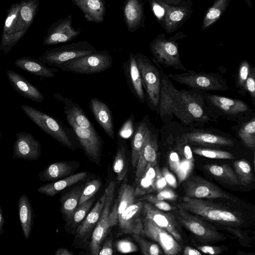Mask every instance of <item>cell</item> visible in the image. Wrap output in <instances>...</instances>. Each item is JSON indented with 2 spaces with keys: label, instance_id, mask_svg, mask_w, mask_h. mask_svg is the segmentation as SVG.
Returning <instances> with one entry per match:
<instances>
[{
  "label": "cell",
  "instance_id": "277c9868",
  "mask_svg": "<svg viewBox=\"0 0 255 255\" xmlns=\"http://www.w3.org/2000/svg\"><path fill=\"white\" fill-rule=\"evenodd\" d=\"M97 51L87 41H79L47 50L37 59L47 66L58 67L69 60Z\"/></svg>",
  "mask_w": 255,
  "mask_h": 255
},
{
  "label": "cell",
  "instance_id": "52a82bcc",
  "mask_svg": "<svg viewBox=\"0 0 255 255\" xmlns=\"http://www.w3.org/2000/svg\"><path fill=\"white\" fill-rule=\"evenodd\" d=\"M19 2H16L7 10L0 43V50L5 53L10 52L29 29L19 16Z\"/></svg>",
  "mask_w": 255,
  "mask_h": 255
},
{
  "label": "cell",
  "instance_id": "e575fe53",
  "mask_svg": "<svg viewBox=\"0 0 255 255\" xmlns=\"http://www.w3.org/2000/svg\"><path fill=\"white\" fill-rule=\"evenodd\" d=\"M71 165L66 162H54L40 171L38 176L40 181H54L68 175L71 172Z\"/></svg>",
  "mask_w": 255,
  "mask_h": 255
},
{
  "label": "cell",
  "instance_id": "ba28073f",
  "mask_svg": "<svg viewBox=\"0 0 255 255\" xmlns=\"http://www.w3.org/2000/svg\"><path fill=\"white\" fill-rule=\"evenodd\" d=\"M159 114L161 118L172 116L187 124L189 122L185 112L184 92L177 90L170 82L163 78L161 80L159 99Z\"/></svg>",
  "mask_w": 255,
  "mask_h": 255
},
{
  "label": "cell",
  "instance_id": "be15d7a7",
  "mask_svg": "<svg viewBox=\"0 0 255 255\" xmlns=\"http://www.w3.org/2000/svg\"><path fill=\"white\" fill-rule=\"evenodd\" d=\"M4 224V218L3 215L2 210L0 206V235H3L4 234L3 227Z\"/></svg>",
  "mask_w": 255,
  "mask_h": 255
},
{
  "label": "cell",
  "instance_id": "f546056e",
  "mask_svg": "<svg viewBox=\"0 0 255 255\" xmlns=\"http://www.w3.org/2000/svg\"><path fill=\"white\" fill-rule=\"evenodd\" d=\"M208 98L215 107L228 114H238L248 109V105L241 100L215 95H209Z\"/></svg>",
  "mask_w": 255,
  "mask_h": 255
},
{
  "label": "cell",
  "instance_id": "44dd1931",
  "mask_svg": "<svg viewBox=\"0 0 255 255\" xmlns=\"http://www.w3.org/2000/svg\"><path fill=\"white\" fill-rule=\"evenodd\" d=\"M6 75L13 89L23 97L40 103L44 99L43 94L35 86L19 74L9 69Z\"/></svg>",
  "mask_w": 255,
  "mask_h": 255
},
{
  "label": "cell",
  "instance_id": "681fc988",
  "mask_svg": "<svg viewBox=\"0 0 255 255\" xmlns=\"http://www.w3.org/2000/svg\"><path fill=\"white\" fill-rule=\"evenodd\" d=\"M250 66L249 62L246 60H243L240 65L238 84L239 87L244 88L246 81L250 72Z\"/></svg>",
  "mask_w": 255,
  "mask_h": 255
},
{
  "label": "cell",
  "instance_id": "603a6c76",
  "mask_svg": "<svg viewBox=\"0 0 255 255\" xmlns=\"http://www.w3.org/2000/svg\"><path fill=\"white\" fill-rule=\"evenodd\" d=\"M15 65L23 71L43 78H51L55 77L58 70L51 68L38 59L22 56L14 62Z\"/></svg>",
  "mask_w": 255,
  "mask_h": 255
},
{
  "label": "cell",
  "instance_id": "d4e9b609",
  "mask_svg": "<svg viewBox=\"0 0 255 255\" xmlns=\"http://www.w3.org/2000/svg\"><path fill=\"white\" fill-rule=\"evenodd\" d=\"M124 17L128 30L134 32L143 20V9L141 0H126L123 6Z\"/></svg>",
  "mask_w": 255,
  "mask_h": 255
},
{
  "label": "cell",
  "instance_id": "bcb514c9",
  "mask_svg": "<svg viewBox=\"0 0 255 255\" xmlns=\"http://www.w3.org/2000/svg\"><path fill=\"white\" fill-rule=\"evenodd\" d=\"M94 198H91L89 200L78 205L75 210L71 219L74 223L78 224L81 222L86 217L94 201Z\"/></svg>",
  "mask_w": 255,
  "mask_h": 255
},
{
  "label": "cell",
  "instance_id": "6da1fadb",
  "mask_svg": "<svg viewBox=\"0 0 255 255\" xmlns=\"http://www.w3.org/2000/svg\"><path fill=\"white\" fill-rule=\"evenodd\" d=\"M177 207L223 226L238 227L244 222L240 213L202 199L184 196L179 198Z\"/></svg>",
  "mask_w": 255,
  "mask_h": 255
},
{
  "label": "cell",
  "instance_id": "e0dca14e",
  "mask_svg": "<svg viewBox=\"0 0 255 255\" xmlns=\"http://www.w3.org/2000/svg\"><path fill=\"white\" fill-rule=\"evenodd\" d=\"M142 211L144 217L169 232L179 243L182 242L181 230L173 214L165 213L149 202H143Z\"/></svg>",
  "mask_w": 255,
  "mask_h": 255
},
{
  "label": "cell",
  "instance_id": "db71d44e",
  "mask_svg": "<svg viewBox=\"0 0 255 255\" xmlns=\"http://www.w3.org/2000/svg\"><path fill=\"white\" fill-rule=\"evenodd\" d=\"M156 170V179H155V188L156 191H159L167 187V182L165 180L161 171L160 170L159 167L155 166Z\"/></svg>",
  "mask_w": 255,
  "mask_h": 255
},
{
  "label": "cell",
  "instance_id": "4fadbf2b",
  "mask_svg": "<svg viewBox=\"0 0 255 255\" xmlns=\"http://www.w3.org/2000/svg\"><path fill=\"white\" fill-rule=\"evenodd\" d=\"M141 235L157 243L165 255H175L181 251L180 245L172 235L146 217L142 220Z\"/></svg>",
  "mask_w": 255,
  "mask_h": 255
},
{
  "label": "cell",
  "instance_id": "7bdbcfd3",
  "mask_svg": "<svg viewBox=\"0 0 255 255\" xmlns=\"http://www.w3.org/2000/svg\"><path fill=\"white\" fill-rule=\"evenodd\" d=\"M192 150L198 155L209 158L232 159L234 158L232 153L224 150L201 147L193 148Z\"/></svg>",
  "mask_w": 255,
  "mask_h": 255
},
{
  "label": "cell",
  "instance_id": "680465c9",
  "mask_svg": "<svg viewBox=\"0 0 255 255\" xmlns=\"http://www.w3.org/2000/svg\"><path fill=\"white\" fill-rule=\"evenodd\" d=\"M161 173L166 180L167 184L173 188H176L177 187V181L175 176L167 168H163Z\"/></svg>",
  "mask_w": 255,
  "mask_h": 255
},
{
  "label": "cell",
  "instance_id": "11a10c76",
  "mask_svg": "<svg viewBox=\"0 0 255 255\" xmlns=\"http://www.w3.org/2000/svg\"><path fill=\"white\" fill-rule=\"evenodd\" d=\"M155 196L159 200H175L177 198V195L172 190L165 188L158 191Z\"/></svg>",
  "mask_w": 255,
  "mask_h": 255
},
{
  "label": "cell",
  "instance_id": "d6a6232c",
  "mask_svg": "<svg viewBox=\"0 0 255 255\" xmlns=\"http://www.w3.org/2000/svg\"><path fill=\"white\" fill-rule=\"evenodd\" d=\"M204 168L216 178L231 185L240 184V181L237 174L228 164H206Z\"/></svg>",
  "mask_w": 255,
  "mask_h": 255
},
{
  "label": "cell",
  "instance_id": "f6af8a7d",
  "mask_svg": "<svg viewBox=\"0 0 255 255\" xmlns=\"http://www.w3.org/2000/svg\"><path fill=\"white\" fill-rule=\"evenodd\" d=\"M101 185V183L98 179L88 182L83 187L78 205L91 199L99 190Z\"/></svg>",
  "mask_w": 255,
  "mask_h": 255
},
{
  "label": "cell",
  "instance_id": "1f68e13d",
  "mask_svg": "<svg viewBox=\"0 0 255 255\" xmlns=\"http://www.w3.org/2000/svg\"><path fill=\"white\" fill-rule=\"evenodd\" d=\"M106 200V193L104 192L94 208L87 215L84 221L77 230V235L79 237L86 236L98 222L102 213Z\"/></svg>",
  "mask_w": 255,
  "mask_h": 255
},
{
  "label": "cell",
  "instance_id": "6125c7cd",
  "mask_svg": "<svg viewBox=\"0 0 255 255\" xmlns=\"http://www.w3.org/2000/svg\"><path fill=\"white\" fill-rule=\"evenodd\" d=\"M183 254L184 255H201L202 253L198 250L186 246L184 248Z\"/></svg>",
  "mask_w": 255,
  "mask_h": 255
},
{
  "label": "cell",
  "instance_id": "8d00e7d4",
  "mask_svg": "<svg viewBox=\"0 0 255 255\" xmlns=\"http://www.w3.org/2000/svg\"><path fill=\"white\" fill-rule=\"evenodd\" d=\"M127 146L123 138L119 136L118 147L113 163V170L117 174V178L122 181L126 176L128 171Z\"/></svg>",
  "mask_w": 255,
  "mask_h": 255
},
{
  "label": "cell",
  "instance_id": "c3c4849f",
  "mask_svg": "<svg viewBox=\"0 0 255 255\" xmlns=\"http://www.w3.org/2000/svg\"><path fill=\"white\" fill-rule=\"evenodd\" d=\"M140 199L147 201L157 209L162 211H172L176 208V207L171 206L167 202L164 201V200L158 199L155 196L152 195H145Z\"/></svg>",
  "mask_w": 255,
  "mask_h": 255
},
{
  "label": "cell",
  "instance_id": "ac0fdd59",
  "mask_svg": "<svg viewBox=\"0 0 255 255\" xmlns=\"http://www.w3.org/2000/svg\"><path fill=\"white\" fill-rule=\"evenodd\" d=\"M123 69L129 91L138 101L144 103L145 95L134 53H129L128 59L123 63Z\"/></svg>",
  "mask_w": 255,
  "mask_h": 255
},
{
  "label": "cell",
  "instance_id": "74e56055",
  "mask_svg": "<svg viewBox=\"0 0 255 255\" xmlns=\"http://www.w3.org/2000/svg\"><path fill=\"white\" fill-rule=\"evenodd\" d=\"M134 189L130 185L124 183L119 190L118 204L113 208L118 217L130 205L134 202Z\"/></svg>",
  "mask_w": 255,
  "mask_h": 255
},
{
  "label": "cell",
  "instance_id": "484cf974",
  "mask_svg": "<svg viewBox=\"0 0 255 255\" xmlns=\"http://www.w3.org/2000/svg\"><path fill=\"white\" fill-rule=\"evenodd\" d=\"M150 130L145 118L135 123L133 132L131 136V161L133 168L136 167L147 133Z\"/></svg>",
  "mask_w": 255,
  "mask_h": 255
},
{
  "label": "cell",
  "instance_id": "4316f807",
  "mask_svg": "<svg viewBox=\"0 0 255 255\" xmlns=\"http://www.w3.org/2000/svg\"><path fill=\"white\" fill-rule=\"evenodd\" d=\"M188 142L205 146H232L234 142L230 138L204 132H191L184 135Z\"/></svg>",
  "mask_w": 255,
  "mask_h": 255
},
{
  "label": "cell",
  "instance_id": "3957f363",
  "mask_svg": "<svg viewBox=\"0 0 255 255\" xmlns=\"http://www.w3.org/2000/svg\"><path fill=\"white\" fill-rule=\"evenodd\" d=\"M112 65L111 55L107 50H103L72 59L57 67L64 71L92 75L105 71Z\"/></svg>",
  "mask_w": 255,
  "mask_h": 255
},
{
  "label": "cell",
  "instance_id": "8992f818",
  "mask_svg": "<svg viewBox=\"0 0 255 255\" xmlns=\"http://www.w3.org/2000/svg\"><path fill=\"white\" fill-rule=\"evenodd\" d=\"M135 57L149 105L153 108H156L159 105L160 94L159 71L145 55L137 53L135 54Z\"/></svg>",
  "mask_w": 255,
  "mask_h": 255
},
{
  "label": "cell",
  "instance_id": "816d5d0a",
  "mask_svg": "<svg viewBox=\"0 0 255 255\" xmlns=\"http://www.w3.org/2000/svg\"><path fill=\"white\" fill-rule=\"evenodd\" d=\"M244 88L253 98H255V73L254 68L250 70Z\"/></svg>",
  "mask_w": 255,
  "mask_h": 255
},
{
  "label": "cell",
  "instance_id": "5b68a950",
  "mask_svg": "<svg viewBox=\"0 0 255 255\" xmlns=\"http://www.w3.org/2000/svg\"><path fill=\"white\" fill-rule=\"evenodd\" d=\"M173 211L177 222L199 240L205 242H214L226 239L215 227L183 209L177 207Z\"/></svg>",
  "mask_w": 255,
  "mask_h": 255
},
{
  "label": "cell",
  "instance_id": "f907efd6",
  "mask_svg": "<svg viewBox=\"0 0 255 255\" xmlns=\"http://www.w3.org/2000/svg\"><path fill=\"white\" fill-rule=\"evenodd\" d=\"M192 164V162L185 159L180 161L178 168L176 171L180 181L186 178L187 175L191 170Z\"/></svg>",
  "mask_w": 255,
  "mask_h": 255
},
{
  "label": "cell",
  "instance_id": "30bf717a",
  "mask_svg": "<svg viewBox=\"0 0 255 255\" xmlns=\"http://www.w3.org/2000/svg\"><path fill=\"white\" fill-rule=\"evenodd\" d=\"M149 48L155 63L177 69L186 70L180 60L177 44L165 39L164 35H158L151 42Z\"/></svg>",
  "mask_w": 255,
  "mask_h": 255
},
{
  "label": "cell",
  "instance_id": "4dcf8cb0",
  "mask_svg": "<svg viewBox=\"0 0 255 255\" xmlns=\"http://www.w3.org/2000/svg\"><path fill=\"white\" fill-rule=\"evenodd\" d=\"M155 166L148 164L142 176L136 179L137 184L136 188L134 189L135 197L147 195L151 192L156 191L155 185L156 179Z\"/></svg>",
  "mask_w": 255,
  "mask_h": 255
},
{
  "label": "cell",
  "instance_id": "83f0119b",
  "mask_svg": "<svg viewBox=\"0 0 255 255\" xmlns=\"http://www.w3.org/2000/svg\"><path fill=\"white\" fill-rule=\"evenodd\" d=\"M19 218L24 238L28 240L33 225V209L28 196L23 194L18 200Z\"/></svg>",
  "mask_w": 255,
  "mask_h": 255
},
{
  "label": "cell",
  "instance_id": "9c48e42d",
  "mask_svg": "<svg viewBox=\"0 0 255 255\" xmlns=\"http://www.w3.org/2000/svg\"><path fill=\"white\" fill-rule=\"evenodd\" d=\"M185 196L198 199H225L237 201L236 197L198 176L187 178L184 182Z\"/></svg>",
  "mask_w": 255,
  "mask_h": 255
},
{
  "label": "cell",
  "instance_id": "94428289",
  "mask_svg": "<svg viewBox=\"0 0 255 255\" xmlns=\"http://www.w3.org/2000/svg\"><path fill=\"white\" fill-rule=\"evenodd\" d=\"M181 146V150L182 152L183 155L185 159L193 162L194 161V158L192 154V151L190 148V147L187 143H183Z\"/></svg>",
  "mask_w": 255,
  "mask_h": 255
},
{
  "label": "cell",
  "instance_id": "836d02e7",
  "mask_svg": "<svg viewBox=\"0 0 255 255\" xmlns=\"http://www.w3.org/2000/svg\"><path fill=\"white\" fill-rule=\"evenodd\" d=\"M84 186L73 188L60 199L61 211L68 220H71L73 214L78 206Z\"/></svg>",
  "mask_w": 255,
  "mask_h": 255
},
{
  "label": "cell",
  "instance_id": "7a4b0ae2",
  "mask_svg": "<svg viewBox=\"0 0 255 255\" xmlns=\"http://www.w3.org/2000/svg\"><path fill=\"white\" fill-rule=\"evenodd\" d=\"M21 108L28 117L45 132L68 148L76 149V141L78 140L71 128L58 119L30 106L23 105Z\"/></svg>",
  "mask_w": 255,
  "mask_h": 255
},
{
  "label": "cell",
  "instance_id": "cb8c5ba5",
  "mask_svg": "<svg viewBox=\"0 0 255 255\" xmlns=\"http://www.w3.org/2000/svg\"><path fill=\"white\" fill-rule=\"evenodd\" d=\"M83 12L86 20L101 23L104 20L106 5L104 0H71Z\"/></svg>",
  "mask_w": 255,
  "mask_h": 255
},
{
  "label": "cell",
  "instance_id": "e7e4bbea",
  "mask_svg": "<svg viewBox=\"0 0 255 255\" xmlns=\"http://www.w3.org/2000/svg\"><path fill=\"white\" fill-rule=\"evenodd\" d=\"M55 255H73V254L69 250L60 248L57 249L55 253Z\"/></svg>",
  "mask_w": 255,
  "mask_h": 255
},
{
  "label": "cell",
  "instance_id": "f1b7e54d",
  "mask_svg": "<svg viewBox=\"0 0 255 255\" xmlns=\"http://www.w3.org/2000/svg\"><path fill=\"white\" fill-rule=\"evenodd\" d=\"M86 177V172L78 173L61 180L41 185L37 191L46 196L53 197L64 189L83 180Z\"/></svg>",
  "mask_w": 255,
  "mask_h": 255
},
{
  "label": "cell",
  "instance_id": "03108f58",
  "mask_svg": "<svg viewBox=\"0 0 255 255\" xmlns=\"http://www.w3.org/2000/svg\"><path fill=\"white\" fill-rule=\"evenodd\" d=\"M249 7H252V0H244Z\"/></svg>",
  "mask_w": 255,
  "mask_h": 255
},
{
  "label": "cell",
  "instance_id": "ffe728a7",
  "mask_svg": "<svg viewBox=\"0 0 255 255\" xmlns=\"http://www.w3.org/2000/svg\"><path fill=\"white\" fill-rule=\"evenodd\" d=\"M89 108L97 122L111 138H115L113 119L111 109L103 101L96 98L90 100Z\"/></svg>",
  "mask_w": 255,
  "mask_h": 255
},
{
  "label": "cell",
  "instance_id": "2e32d148",
  "mask_svg": "<svg viewBox=\"0 0 255 255\" xmlns=\"http://www.w3.org/2000/svg\"><path fill=\"white\" fill-rule=\"evenodd\" d=\"M16 139L13 146L12 159H22L35 161L41 155V146L39 141L30 133L19 131L15 134Z\"/></svg>",
  "mask_w": 255,
  "mask_h": 255
},
{
  "label": "cell",
  "instance_id": "ee69618b",
  "mask_svg": "<svg viewBox=\"0 0 255 255\" xmlns=\"http://www.w3.org/2000/svg\"><path fill=\"white\" fill-rule=\"evenodd\" d=\"M134 240L138 244L142 253L144 255H160L162 252L156 244L146 241L140 235H132Z\"/></svg>",
  "mask_w": 255,
  "mask_h": 255
},
{
  "label": "cell",
  "instance_id": "6f0895ef",
  "mask_svg": "<svg viewBox=\"0 0 255 255\" xmlns=\"http://www.w3.org/2000/svg\"><path fill=\"white\" fill-rule=\"evenodd\" d=\"M180 160L178 154L177 152L171 151L169 156V164L171 169L174 171H176L180 163Z\"/></svg>",
  "mask_w": 255,
  "mask_h": 255
},
{
  "label": "cell",
  "instance_id": "b9f144b4",
  "mask_svg": "<svg viewBox=\"0 0 255 255\" xmlns=\"http://www.w3.org/2000/svg\"><path fill=\"white\" fill-rule=\"evenodd\" d=\"M185 112L189 121L204 118V113L201 106L188 93L184 92Z\"/></svg>",
  "mask_w": 255,
  "mask_h": 255
},
{
  "label": "cell",
  "instance_id": "7c38bea8",
  "mask_svg": "<svg viewBox=\"0 0 255 255\" xmlns=\"http://www.w3.org/2000/svg\"><path fill=\"white\" fill-rule=\"evenodd\" d=\"M168 77L178 83L189 87L206 90H226L224 81L214 74L186 72L181 74H169Z\"/></svg>",
  "mask_w": 255,
  "mask_h": 255
},
{
  "label": "cell",
  "instance_id": "ab89813d",
  "mask_svg": "<svg viewBox=\"0 0 255 255\" xmlns=\"http://www.w3.org/2000/svg\"><path fill=\"white\" fill-rule=\"evenodd\" d=\"M234 166L242 185L247 186L254 181L252 168L248 161L244 159L236 160L234 162Z\"/></svg>",
  "mask_w": 255,
  "mask_h": 255
},
{
  "label": "cell",
  "instance_id": "003e7915",
  "mask_svg": "<svg viewBox=\"0 0 255 255\" xmlns=\"http://www.w3.org/2000/svg\"><path fill=\"white\" fill-rule=\"evenodd\" d=\"M1 135H2V134H1V132L0 131V139L1 137Z\"/></svg>",
  "mask_w": 255,
  "mask_h": 255
},
{
  "label": "cell",
  "instance_id": "7402d4cb",
  "mask_svg": "<svg viewBox=\"0 0 255 255\" xmlns=\"http://www.w3.org/2000/svg\"><path fill=\"white\" fill-rule=\"evenodd\" d=\"M157 142L155 135L149 130L136 167V179L140 177L148 164L155 166L157 159Z\"/></svg>",
  "mask_w": 255,
  "mask_h": 255
},
{
  "label": "cell",
  "instance_id": "9a60e30c",
  "mask_svg": "<svg viewBox=\"0 0 255 255\" xmlns=\"http://www.w3.org/2000/svg\"><path fill=\"white\" fill-rule=\"evenodd\" d=\"M72 17L69 15L52 23L47 30L43 44L50 46L67 43L77 37L81 33L82 29H76L72 26Z\"/></svg>",
  "mask_w": 255,
  "mask_h": 255
},
{
  "label": "cell",
  "instance_id": "f35d334b",
  "mask_svg": "<svg viewBox=\"0 0 255 255\" xmlns=\"http://www.w3.org/2000/svg\"><path fill=\"white\" fill-rule=\"evenodd\" d=\"M231 0H215L213 5L206 13L202 23V29L205 30L220 17Z\"/></svg>",
  "mask_w": 255,
  "mask_h": 255
},
{
  "label": "cell",
  "instance_id": "f5cc1de1",
  "mask_svg": "<svg viewBox=\"0 0 255 255\" xmlns=\"http://www.w3.org/2000/svg\"><path fill=\"white\" fill-rule=\"evenodd\" d=\"M118 250L122 253H130L136 252V246L132 242L127 240H121L117 243Z\"/></svg>",
  "mask_w": 255,
  "mask_h": 255
},
{
  "label": "cell",
  "instance_id": "60d3db41",
  "mask_svg": "<svg viewBox=\"0 0 255 255\" xmlns=\"http://www.w3.org/2000/svg\"><path fill=\"white\" fill-rule=\"evenodd\" d=\"M239 136L244 144L249 148L254 149L255 147V119L246 123L240 128Z\"/></svg>",
  "mask_w": 255,
  "mask_h": 255
},
{
  "label": "cell",
  "instance_id": "8fae6325",
  "mask_svg": "<svg viewBox=\"0 0 255 255\" xmlns=\"http://www.w3.org/2000/svg\"><path fill=\"white\" fill-rule=\"evenodd\" d=\"M116 183L111 181L105 192L106 193L105 202L101 214L100 218L97 223L92 236L90 244L91 253L93 255H98L101 248V244L105 238L108 231L111 227L110 221V208L112 203Z\"/></svg>",
  "mask_w": 255,
  "mask_h": 255
},
{
  "label": "cell",
  "instance_id": "d590c367",
  "mask_svg": "<svg viewBox=\"0 0 255 255\" xmlns=\"http://www.w3.org/2000/svg\"><path fill=\"white\" fill-rule=\"evenodd\" d=\"M166 9L164 19V27L166 31L170 32L175 30L179 24L186 17L188 9L184 7H169L168 8L162 3Z\"/></svg>",
  "mask_w": 255,
  "mask_h": 255
},
{
  "label": "cell",
  "instance_id": "5bb4252c",
  "mask_svg": "<svg viewBox=\"0 0 255 255\" xmlns=\"http://www.w3.org/2000/svg\"><path fill=\"white\" fill-rule=\"evenodd\" d=\"M85 153L94 161L100 159L103 140L96 128H83L66 120Z\"/></svg>",
  "mask_w": 255,
  "mask_h": 255
},
{
  "label": "cell",
  "instance_id": "d6986e66",
  "mask_svg": "<svg viewBox=\"0 0 255 255\" xmlns=\"http://www.w3.org/2000/svg\"><path fill=\"white\" fill-rule=\"evenodd\" d=\"M143 202L133 203L128 207L118 218L120 227L125 233L141 235L142 220L140 213Z\"/></svg>",
  "mask_w": 255,
  "mask_h": 255
},
{
  "label": "cell",
  "instance_id": "7dc6e473",
  "mask_svg": "<svg viewBox=\"0 0 255 255\" xmlns=\"http://www.w3.org/2000/svg\"><path fill=\"white\" fill-rule=\"evenodd\" d=\"M135 116L131 114L123 124L119 131V135L123 138H128L132 135L134 128Z\"/></svg>",
  "mask_w": 255,
  "mask_h": 255
},
{
  "label": "cell",
  "instance_id": "9f6ffc18",
  "mask_svg": "<svg viewBox=\"0 0 255 255\" xmlns=\"http://www.w3.org/2000/svg\"><path fill=\"white\" fill-rule=\"evenodd\" d=\"M197 249L204 254L210 255H218L223 251L222 248L218 246H212L209 245L197 246Z\"/></svg>",
  "mask_w": 255,
  "mask_h": 255
},
{
  "label": "cell",
  "instance_id": "91938a15",
  "mask_svg": "<svg viewBox=\"0 0 255 255\" xmlns=\"http://www.w3.org/2000/svg\"><path fill=\"white\" fill-rule=\"evenodd\" d=\"M113 254L112 240L111 239H108L106 240L102 248H101L98 255H111Z\"/></svg>",
  "mask_w": 255,
  "mask_h": 255
}]
</instances>
